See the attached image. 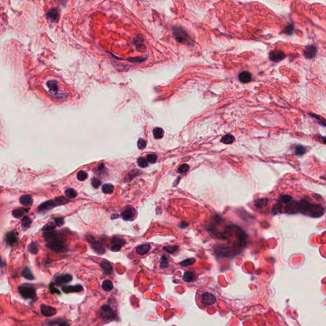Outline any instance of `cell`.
Listing matches in <instances>:
<instances>
[{
	"label": "cell",
	"mask_w": 326,
	"mask_h": 326,
	"mask_svg": "<svg viewBox=\"0 0 326 326\" xmlns=\"http://www.w3.org/2000/svg\"><path fill=\"white\" fill-rule=\"evenodd\" d=\"M153 135L156 139H161L164 136V131L160 127H156L153 131Z\"/></svg>",
	"instance_id": "obj_29"
},
{
	"label": "cell",
	"mask_w": 326,
	"mask_h": 326,
	"mask_svg": "<svg viewBox=\"0 0 326 326\" xmlns=\"http://www.w3.org/2000/svg\"><path fill=\"white\" fill-rule=\"evenodd\" d=\"M137 164L138 166L142 168L147 167L148 165V161H147V159L143 158V157H140V158H138L137 161Z\"/></svg>",
	"instance_id": "obj_39"
},
{
	"label": "cell",
	"mask_w": 326,
	"mask_h": 326,
	"mask_svg": "<svg viewBox=\"0 0 326 326\" xmlns=\"http://www.w3.org/2000/svg\"><path fill=\"white\" fill-rule=\"evenodd\" d=\"M157 159V156L156 154H149L147 156V161L152 164L155 163Z\"/></svg>",
	"instance_id": "obj_47"
},
{
	"label": "cell",
	"mask_w": 326,
	"mask_h": 326,
	"mask_svg": "<svg viewBox=\"0 0 326 326\" xmlns=\"http://www.w3.org/2000/svg\"><path fill=\"white\" fill-rule=\"evenodd\" d=\"M87 178V174L84 171H80L77 174V178L78 180L84 181Z\"/></svg>",
	"instance_id": "obj_44"
},
{
	"label": "cell",
	"mask_w": 326,
	"mask_h": 326,
	"mask_svg": "<svg viewBox=\"0 0 326 326\" xmlns=\"http://www.w3.org/2000/svg\"><path fill=\"white\" fill-rule=\"evenodd\" d=\"M112 242L114 245H120V246H122L126 243V240H125V239H121V238L115 237H114L112 239Z\"/></svg>",
	"instance_id": "obj_37"
},
{
	"label": "cell",
	"mask_w": 326,
	"mask_h": 326,
	"mask_svg": "<svg viewBox=\"0 0 326 326\" xmlns=\"http://www.w3.org/2000/svg\"><path fill=\"white\" fill-rule=\"evenodd\" d=\"M40 308H41V312H42V315L45 317L54 316V315H55L56 313H57V310L50 306L42 305H41Z\"/></svg>",
	"instance_id": "obj_10"
},
{
	"label": "cell",
	"mask_w": 326,
	"mask_h": 326,
	"mask_svg": "<svg viewBox=\"0 0 326 326\" xmlns=\"http://www.w3.org/2000/svg\"><path fill=\"white\" fill-rule=\"evenodd\" d=\"M18 290L20 294L24 299H30L35 300L36 299V292L35 288L29 286H19L18 287Z\"/></svg>",
	"instance_id": "obj_2"
},
{
	"label": "cell",
	"mask_w": 326,
	"mask_h": 326,
	"mask_svg": "<svg viewBox=\"0 0 326 326\" xmlns=\"http://www.w3.org/2000/svg\"><path fill=\"white\" fill-rule=\"evenodd\" d=\"M17 241V237L13 231L9 232L6 235V241L9 245H13Z\"/></svg>",
	"instance_id": "obj_21"
},
{
	"label": "cell",
	"mask_w": 326,
	"mask_h": 326,
	"mask_svg": "<svg viewBox=\"0 0 326 326\" xmlns=\"http://www.w3.org/2000/svg\"><path fill=\"white\" fill-rule=\"evenodd\" d=\"M46 325H68V323H66L65 321H62L60 320H50L48 322H45Z\"/></svg>",
	"instance_id": "obj_34"
},
{
	"label": "cell",
	"mask_w": 326,
	"mask_h": 326,
	"mask_svg": "<svg viewBox=\"0 0 326 326\" xmlns=\"http://www.w3.org/2000/svg\"><path fill=\"white\" fill-rule=\"evenodd\" d=\"M293 29H294V26L292 24H289L285 28V33L287 35H291L292 32H293Z\"/></svg>",
	"instance_id": "obj_51"
},
{
	"label": "cell",
	"mask_w": 326,
	"mask_h": 326,
	"mask_svg": "<svg viewBox=\"0 0 326 326\" xmlns=\"http://www.w3.org/2000/svg\"><path fill=\"white\" fill-rule=\"evenodd\" d=\"M32 223V220L28 216H25L21 220V225L23 227H28Z\"/></svg>",
	"instance_id": "obj_36"
},
{
	"label": "cell",
	"mask_w": 326,
	"mask_h": 326,
	"mask_svg": "<svg viewBox=\"0 0 326 326\" xmlns=\"http://www.w3.org/2000/svg\"><path fill=\"white\" fill-rule=\"evenodd\" d=\"M138 147L140 150H143L146 147L147 145V142H146L143 139H139L138 141Z\"/></svg>",
	"instance_id": "obj_48"
},
{
	"label": "cell",
	"mask_w": 326,
	"mask_h": 326,
	"mask_svg": "<svg viewBox=\"0 0 326 326\" xmlns=\"http://www.w3.org/2000/svg\"><path fill=\"white\" fill-rule=\"evenodd\" d=\"M292 200V198L290 196H288V195H283V196H282L280 198V201L281 203H288L289 202H290Z\"/></svg>",
	"instance_id": "obj_43"
},
{
	"label": "cell",
	"mask_w": 326,
	"mask_h": 326,
	"mask_svg": "<svg viewBox=\"0 0 326 326\" xmlns=\"http://www.w3.org/2000/svg\"><path fill=\"white\" fill-rule=\"evenodd\" d=\"M196 278V275L192 271H186L183 276V280L187 283L193 282Z\"/></svg>",
	"instance_id": "obj_20"
},
{
	"label": "cell",
	"mask_w": 326,
	"mask_h": 326,
	"mask_svg": "<svg viewBox=\"0 0 326 326\" xmlns=\"http://www.w3.org/2000/svg\"><path fill=\"white\" fill-rule=\"evenodd\" d=\"M234 137L231 134H227L221 138V142L224 144H231L234 141Z\"/></svg>",
	"instance_id": "obj_24"
},
{
	"label": "cell",
	"mask_w": 326,
	"mask_h": 326,
	"mask_svg": "<svg viewBox=\"0 0 326 326\" xmlns=\"http://www.w3.org/2000/svg\"><path fill=\"white\" fill-rule=\"evenodd\" d=\"M49 288H50V290L52 292V293L53 294H61V292H60L58 288H56L54 286V283H51L49 286Z\"/></svg>",
	"instance_id": "obj_50"
},
{
	"label": "cell",
	"mask_w": 326,
	"mask_h": 326,
	"mask_svg": "<svg viewBox=\"0 0 326 326\" xmlns=\"http://www.w3.org/2000/svg\"><path fill=\"white\" fill-rule=\"evenodd\" d=\"M122 246H120V245H113L111 246V250L112 252H119V251L121 250V249H122Z\"/></svg>",
	"instance_id": "obj_53"
},
{
	"label": "cell",
	"mask_w": 326,
	"mask_h": 326,
	"mask_svg": "<svg viewBox=\"0 0 326 326\" xmlns=\"http://www.w3.org/2000/svg\"><path fill=\"white\" fill-rule=\"evenodd\" d=\"M306 151V149L305 147H303L302 145H298L295 148V153L297 156H303V154H305Z\"/></svg>",
	"instance_id": "obj_40"
},
{
	"label": "cell",
	"mask_w": 326,
	"mask_h": 326,
	"mask_svg": "<svg viewBox=\"0 0 326 326\" xmlns=\"http://www.w3.org/2000/svg\"><path fill=\"white\" fill-rule=\"evenodd\" d=\"M55 207H57V205H56L54 200H49L41 204L38 208V210L40 212L45 213Z\"/></svg>",
	"instance_id": "obj_8"
},
{
	"label": "cell",
	"mask_w": 326,
	"mask_h": 326,
	"mask_svg": "<svg viewBox=\"0 0 326 326\" xmlns=\"http://www.w3.org/2000/svg\"><path fill=\"white\" fill-rule=\"evenodd\" d=\"M43 237L47 242V246L51 250L56 252H63L66 250L65 236L60 232H45Z\"/></svg>",
	"instance_id": "obj_1"
},
{
	"label": "cell",
	"mask_w": 326,
	"mask_h": 326,
	"mask_svg": "<svg viewBox=\"0 0 326 326\" xmlns=\"http://www.w3.org/2000/svg\"><path fill=\"white\" fill-rule=\"evenodd\" d=\"M59 12L57 9H52L49 12L47 13V17L52 21H58L59 17Z\"/></svg>",
	"instance_id": "obj_23"
},
{
	"label": "cell",
	"mask_w": 326,
	"mask_h": 326,
	"mask_svg": "<svg viewBox=\"0 0 326 326\" xmlns=\"http://www.w3.org/2000/svg\"><path fill=\"white\" fill-rule=\"evenodd\" d=\"M134 210L133 208H127L125 209L122 213H121V217L122 218L126 221L133 220L135 215H134Z\"/></svg>",
	"instance_id": "obj_11"
},
{
	"label": "cell",
	"mask_w": 326,
	"mask_h": 326,
	"mask_svg": "<svg viewBox=\"0 0 326 326\" xmlns=\"http://www.w3.org/2000/svg\"><path fill=\"white\" fill-rule=\"evenodd\" d=\"M118 217H119V215H117V214H115V215H112V219H114V218H115V219L118 218Z\"/></svg>",
	"instance_id": "obj_54"
},
{
	"label": "cell",
	"mask_w": 326,
	"mask_h": 326,
	"mask_svg": "<svg viewBox=\"0 0 326 326\" xmlns=\"http://www.w3.org/2000/svg\"><path fill=\"white\" fill-rule=\"evenodd\" d=\"M54 222L56 226L61 227L65 224V219L63 217H57V218L54 219Z\"/></svg>",
	"instance_id": "obj_46"
},
{
	"label": "cell",
	"mask_w": 326,
	"mask_h": 326,
	"mask_svg": "<svg viewBox=\"0 0 326 326\" xmlns=\"http://www.w3.org/2000/svg\"><path fill=\"white\" fill-rule=\"evenodd\" d=\"M20 203L25 206H31L33 203V200L30 195L26 194L20 197Z\"/></svg>",
	"instance_id": "obj_19"
},
{
	"label": "cell",
	"mask_w": 326,
	"mask_h": 326,
	"mask_svg": "<svg viewBox=\"0 0 326 326\" xmlns=\"http://www.w3.org/2000/svg\"><path fill=\"white\" fill-rule=\"evenodd\" d=\"M114 189V187L111 183H105L102 187V191L104 194H112Z\"/></svg>",
	"instance_id": "obj_28"
},
{
	"label": "cell",
	"mask_w": 326,
	"mask_h": 326,
	"mask_svg": "<svg viewBox=\"0 0 326 326\" xmlns=\"http://www.w3.org/2000/svg\"><path fill=\"white\" fill-rule=\"evenodd\" d=\"M91 183H92V186H93L94 187H95V188H97V187H98L101 185V183H102V182H101L100 180L98 179V178H93L92 179V182H91Z\"/></svg>",
	"instance_id": "obj_49"
},
{
	"label": "cell",
	"mask_w": 326,
	"mask_h": 326,
	"mask_svg": "<svg viewBox=\"0 0 326 326\" xmlns=\"http://www.w3.org/2000/svg\"><path fill=\"white\" fill-rule=\"evenodd\" d=\"M238 78H239V80H240L242 83L246 84L251 81V79H252V75H251V73L250 72H247V71H244V72H242L241 73H239Z\"/></svg>",
	"instance_id": "obj_17"
},
{
	"label": "cell",
	"mask_w": 326,
	"mask_h": 326,
	"mask_svg": "<svg viewBox=\"0 0 326 326\" xmlns=\"http://www.w3.org/2000/svg\"><path fill=\"white\" fill-rule=\"evenodd\" d=\"M73 277L69 274H65L58 276L55 278V283L58 286H63L67 283L70 282L72 280Z\"/></svg>",
	"instance_id": "obj_12"
},
{
	"label": "cell",
	"mask_w": 326,
	"mask_h": 326,
	"mask_svg": "<svg viewBox=\"0 0 326 326\" xmlns=\"http://www.w3.org/2000/svg\"><path fill=\"white\" fill-rule=\"evenodd\" d=\"M169 266V263H168V260L166 256H161L160 259V268L161 269H166Z\"/></svg>",
	"instance_id": "obj_32"
},
{
	"label": "cell",
	"mask_w": 326,
	"mask_h": 326,
	"mask_svg": "<svg viewBox=\"0 0 326 326\" xmlns=\"http://www.w3.org/2000/svg\"><path fill=\"white\" fill-rule=\"evenodd\" d=\"M84 288L81 285H76V286H64L62 287V290L65 293H73V292H79L83 290Z\"/></svg>",
	"instance_id": "obj_13"
},
{
	"label": "cell",
	"mask_w": 326,
	"mask_h": 326,
	"mask_svg": "<svg viewBox=\"0 0 326 326\" xmlns=\"http://www.w3.org/2000/svg\"><path fill=\"white\" fill-rule=\"evenodd\" d=\"M151 249V245L148 243H146V244H143L137 246L136 251L137 254H139L140 256H144V255L147 254L149 252Z\"/></svg>",
	"instance_id": "obj_16"
},
{
	"label": "cell",
	"mask_w": 326,
	"mask_h": 326,
	"mask_svg": "<svg viewBox=\"0 0 326 326\" xmlns=\"http://www.w3.org/2000/svg\"><path fill=\"white\" fill-rule=\"evenodd\" d=\"M99 316L103 320H114L115 314L109 305H103L100 309Z\"/></svg>",
	"instance_id": "obj_3"
},
{
	"label": "cell",
	"mask_w": 326,
	"mask_h": 326,
	"mask_svg": "<svg viewBox=\"0 0 326 326\" xmlns=\"http://www.w3.org/2000/svg\"><path fill=\"white\" fill-rule=\"evenodd\" d=\"M138 173H139V172L138 171V170H133L132 171L129 172V173L127 174L126 180L127 181H130L131 180H132L134 177H135Z\"/></svg>",
	"instance_id": "obj_45"
},
{
	"label": "cell",
	"mask_w": 326,
	"mask_h": 326,
	"mask_svg": "<svg viewBox=\"0 0 326 326\" xmlns=\"http://www.w3.org/2000/svg\"><path fill=\"white\" fill-rule=\"evenodd\" d=\"M201 302L206 306L214 305L216 302V298L210 292H205L201 295Z\"/></svg>",
	"instance_id": "obj_6"
},
{
	"label": "cell",
	"mask_w": 326,
	"mask_h": 326,
	"mask_svg": "<svg viewBox=\"0 0 326 326\" xmlns=\"http://www.w3.org/2000/svg\"><path fill=\"white\" fill-rule=\"evenodd\" d=\"M128 61H131V62H138V63H140V62H143L145 61V59L144 58H129L128 59Z\"/></svg>",
	"instance_id": "obj_52"
},
{
	"label": "cell",
	"mask_w": 326,
	"mask_h": 326,
	"mask_svg": "<svg viewBox=\"0 0 326 326\" xmlns=\"http://www.w3.org/2000/svg\"><path fill=\"white\" fill-rule=\"evenodd\" d=\"M55 228V225L53 222H48L43 227L42 230L45 232L53 231Z\"/></svg>",
	"instance_id": "obj_41"
},
{
	"label": "cell",
	"mask_w": 326,
	"mask_h": 326,
	"mask_svg": "<svg viewBox=\"0 0 326 326\" xmlns=\"http://www.w3.org/2000/svg\"><path fill=\"white\" fill-rule=\"evenodd\" d=\"M324 209L321 205L318 204H311L308 209L307 215L312 217H319L324 214Z\"/></svg>",
	"instance_id": "obj_5"
},
{
	"label": "cell",
	"mask_w": 326,
	"mask_h": 326,
	"mask_svg": "<svg viewBox=\"0 0 326 326\" xmlns=\"http://www.w3.org/2000/svg\"><path fill=\"white\" fill-rule=\"evenodd\" d=\"M28 212V210L25 208H17L12 211V215L16 219H20L24 215V213Z\"/></svg>",
	"instance_id": "obj_22"
},
{
	"label": "cell",
	"mask_w": 326,
	"mask_h": 326,
	"mask_svg": "<svg viewBox=\"0 0 326 326\" xmlns=\"http://www.w3.org/2000/svg\"><path fill=\"white\" fill-rule=\"evenodd\" d=\"M54 200L55 201L56 205H57V207H58V206H60V205H66L69 202V200L68 199H66V198L65 197H64V196L57 197H55Z\"/></svg>",
	"instance_id": "obj_30"
},
{
	"label": "cell",
	"mask_w": 326,
	"mask_h": 326,
	"mask_svg": "<svg viewBox=\"0 0 326 326\" xmlns=\"http://www.w3.org/2000/svg\"><path fill=\"white\" fill-rule=\"evenodd\" d=\"M3 264H3V262H2L1 259V257H0V266H1V267H3V266H4V265H3Z\"/></svg>",
	"instance_id": "obj_55"
},
{
	"label": "cell",
	"mask_w": 326,
	"mask_h": 326,
	"mask_svg": "<svg viewBox=\"0 0 326 326\" xmlns=\"http://www.w3.org/2000/svg\"><path fill=\"white\" fill-rule=\"evenodd\" d=\"M195 262H196V259L194 258H189V259H187L185 260H183V261H182L180 263V265L181 266L183 267H187V266H189L192 265L195 263Z\"/></svg>",
	"instance_id": "obj_31"
},
{
	"label": "cell",
	"mask_w": 326,
	"mask_h": 326,
	"mask_svg": "<svg viewBox=\"0 0 326 326\" xmlns=\"http://www.w3.org/2000/svg\"><path fill=\"white\" fill-rule=\"evenodd\" d=\"M65 194H66V196L68 197V198L72 199V198H75V197H77V192L75 189H73L72 188H69V189H67L65 190Z\"/></svg>",
	"instance_id": "obj_33"
},
{
	"label": "cell",
	"mask_w": 326,
	"mask_h": 326,
	"mask_svg": "<svg viewBox=\"0 0 326 326\" xmlns=\"http://www.w3.org/2000/svg\"><path fill=\"white\" fill-rule=\"evenodd\" d=\"M317 53V48L313 45L306 47L304 50V55L306 58L312 59L315 57Z\"/></svg>",
	"instance_id": "obj_15"
},
{
	"label": "cell",
	"mask_w": 326,
	"mask_h": 326,
	"mask_svg": "<svg viewBox=\"0 0 326 326\" xmlns=\"http://www.w3.org/2000/svg\"><path fill=\"white\" fill-rule=\"evenodd\" d=\"M189 170V165H187L186 164H182L178 168V173H180V174H183V173H187V171Z\"/></svg>",
	"instance_id": "obj_42"
},
{
	"label": "cell",
	"mask_w": 326,
	"mask_h": 326,
	"mask_svg": "<svg viewBox=\"0 0 326 326\" xmlns=\"http://www.w3.org/2000/svg\"><path fill=\"white\" fill-rule=\"evenodd\" d=\"M88 241L89 242H90V243H91V245L92 249L94 250L97 254L102 255L105 252V249H104L102 243L100 241H96L94 239H91V238H89Z\"/></svg>",
	"instance_id": "obj_7"
},
{
	"label": "cell",
	"mask_w": 326,
	"mask_h": 326,
	"mask_svg": "<svg viewBox=\"0 0 326 326\" xmlns=\"http://www.w3.org/2000/svg\"><path fill=\"white\" fill-rule=\"evenodd\" d=\"M178 246L177 245H172V246H164L163 249L168 254H173L176 251L178 250Z\"/></svg>",
	"instance_id": "obj_38"
},
{
	"label": "cell",
	"mask_w": 326,
	"mask_h": 326,
	"mask_svg": "<svg viewBox=\"0 0 326 326\" xmlns=\"http://www.w3.org/2000/svg\"><path fill=\"white\" fill-rule=\"evenodd\" d=\"M28 250L33 254H36L38 252V245L36 242H31L28 246Z\"/></svg>",
	"instance_id": "obj_35"
},
{
	"label": "cell",
	"mask_w": 326,
	"mask_h": 326,
	"mask_svg": "<svg viewBox=\"0 0 326 326\" xmlns=\"http://www.w3.org/2000/svg\"><path fill=\"white\" fill-rule=\"evenodd\" d=\"M173 32L176 40L178 42L183 43L187 42L188 39V35L184 29L180 27H174L173 28Z\"/></svg>",
	"instance_id": "obj_4"
},
{
	"label": "cell",
	"mask_w": 326,
	"mask_h": 326,
	"mask_svg": "<svg viewBox=\"0 0 326 326\" xmlns=\"http://www.w3.org/2000/svg\"><path fill=\"white\" fill-rule=\"evenodd\" d=\"M22 275L23 276V277H24L26 279H28L29 280H32L35 278V277L32 274L31 270H30L28 267H26L24 269L23 271L22 272Z\"/></svg>",
	"instance_id": "obj_27"
},
{
	"label": "cell",
	"mask_w": 326,
	"mask_h": 326,
	"mask_svg": "<svg viewBox=\"0 0 326 326\" xmlns=\"http://www.w3.org/2000/svg\"><path fill=\"white\" fill-rule=\"evenodd\" d=\"M102 288L106 292H109L114 288V285L110 280H104L102 283Z\"/></svg>",
	"instance_id": "obj_25"
},
{
	"label": "cell",
	"mask_w": 326,
	"mask_h": 326,
	"mask_svg": "<svg viewBox=\"0 0 326 326\" xmlns=\"http://www.w3.org/2000/svg\"><path fill=\"white\" fill-rule=\"evenodd\" d=\"M47 86L48 87V88L49 89L50 91L52 94H58L59 91V87H58V83L55 80L48 81L47 82Z\"/></svg>",
	"instance_id": "obj_18"
},
{
	"label": "cell",
	"mask_w": 326,
	"mask_h": 326,
	"mask_svg": "<svg viewBox=\"0 0 326 326\" xmlns=\"http://www.w3.org/2000/svg\"><path fill=\"white\" fill-rule=\"evenodd\" d=\"M100 266L106 275H110L114 271V269L109 261L104 259L100 263Z\"/></svg>",
	"instance_id": "obj_14"
},
{
	"label": "cell",
	"mask_w": 326,
	"mask_h": 326,
	"mask_svg": "<svg viewBox=\"0 0 326 326\" xmlns=\"http://www.w3.org/2000/svg\"><path fill=\"white\" fill-rule=\"evenodd\" d=\"M268 202V199L266 198H261V199L257 200L254 202V205L256 207L258 208H263L265 206H266Z\"/></svg>",
	"instance_id": "obj_26"
},
{
	"label": "cell",
	"mask_w": 326,
	"mask_h": 326,
	"mask_svg": "<svg viewBox=\"0 0 326 326\" xmlns=\"http://www.w3.org/2000/svg\"><path fill=\"white\" fill-rule=\"evenodd\" d=\"M269 59L274 62H279L286 58V55L283 52L280 50H273L269 54Z\"/></svg>",
	"instance_id": "obj_9"
}]
</instances>
